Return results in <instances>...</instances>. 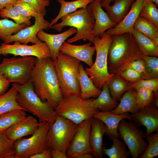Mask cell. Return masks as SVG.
I'll return each instance as SVG.
<instances>
[{"label":"cell","instance_id":"cell-44","mask_svg":"<svg viewBox=\"0 0 158 158\" xmlns=\"http://www.w3.org/2000/svg\"><path fill=\"white\" fill-rule=\"evenodd\" d=\"M117 73L123 79L131 83L142 79V76L140 73L130 68H126Z\"/></svg>","mask_w":158,"mask_h":158},{"label":"cell","instance_id":"cell-29","mask_svg":"<svg viewBox=\"0 0 158 158\" xmlns=\"http://www.w3.org/2000/svg\"><path fill=\"white\" fill-rule=\"evenodd\" d=\"M133 27L134 28L149 37L158 46V27L153 23L139 16Z\"/></svg>","mask_w":158,"mask_h":158},{"label":"cell","instance_id":"cell-17","mask_svg":"<svg viewBox=\"0 0 158 158\" xmlns=\"http://www.w3.org/2000/svg\"><path fill=\"white\" fill-rule=\"evenodd\" d=\"M40 123L32 116L25 117L4 131L7 137L14 142L25 136L32 135L37 130Z\"/></svg>","mask_w":158,"mask_h":158},{"label":"cell","instance_id":"cell-55","mask_svg":"<svg viewBox=\"0 0 158 158\" xmlns=\"http://www.w3.org/2000/svg\"><path fill=\"white\" fill-rule=\"evenodd\" d=\"M71 0L73 1V0ZM102 0H101V1H102Z\"/></svg>","mask_w":158,"mask_h":158},{"label":"cell","instance_id":"cell-1","mask_svg":"<svg viewBox=\"0 0 158 158\" xmlns=\"http://www.w3.org/2000/svg\"><path fill=\"white\" fill-rule=\"evenodd\" d=\"M30 81L35 92L41 100L47 102L55 109L63 97L51 58L41 59L36 58Z\"/></svg>","mask_w":158,"mask_h":158},{"label":"cell","instance_id":"cell-16","mask_svg":"<svg viewBox=\"0 0 158 158\" xmlns=\"http://www.w3.org/2000/svg\"><path fill=\"white\" fill-rule=\"evenodd\" d=\"M145 0H135L122 20L114 27L107 30L106 32L113 36L126 33H132L133 25L139 16Z\"/></svg>","mask_w":158,"mask_h":158},{"label":"cell","instance_id":"cell-21","mask_svg":"<svg viewBox=\"0 0 158 158\" xmlns=\"http://www.w3.org/2000/svg\"><path fill=\"white\" fill-rule=\"evenodd\" d=\"M76 32V29L71 27L64 32L57 34L48 33L43 30H41L37 33V36L40 40L47 44L50 51L51 58L54 61L56 59L60 48L65 40Z\"/></svg>","mask_w":158,"mask_h":158},{"label":"cell","instance_id":"cell-33","mask_svg":"<svg viewBox=\"0 0 158 158\" xmlns=\"http://www.w3.org/2000/svg\"><path fill=\"white\" fill-rule=\"evenodd\" d=\"M25 111L16 109L8 112L0 116V132L8 128L26 116Z\"/></svg>","mask_w":158,"mask_h":158},{"label":"cell","instance_id":"cell-20","mask_svg":"<svg viewBox=\"0 0 158 158\" xmlns=\"http://www.w3.org/2000/svg\"><path fill=\"white\" fill-rule=\"evenodd\" d=\"M107 130L104 124L101 120L92 117L90 135V142L93 158L103 157V138Z\"/></svg>","mask_w":158,"mask_h":158},{"label":"cell","instance_id":"cell-36","mask_svg":"<svg viewBox=\"0 0 158 158\" xmlns=\"http://www.w3.org/2000/svg\"><path fill=\"white\" fill-rule=\"evenodd\" d=\"M14 142L4 132H0V158H15Z\"/></svg>","mask_w":158,"mask_h":158},{"label":"cell","instance_id":"cell-4","mask_svg":"<svg viewBox=\"0 0 158 158\" xmlns=\"http://www.w3.org/2000/svg\"><path fill=\"white\" fill-rule=\"evenodd\" d=\"M79 60L59 51L53 61L60 89L63 97H80Z\"/></svg>","mask_w":158,"mask_h":158},{"label":"cell","instance_id":"cell-43","mask_svg":"<svg viewBox=\"0 0 158 158\" xmlns=\"http://www.w3.org/2000/svg\"><path fill=\"white\" fill-rule=\"evenodd\" d=\"M132 68L138 73L141 75L142 79H150L146 73L145 63L142 59L131 62L125 68Z\"/></svg>","mask_w":158,"mask_h":158},{"label":"cell","instance_id":"cell-30","mask_svg":"<svg viewBox=\"0 0 158 158\" xmlns=\"http://www.w3.org/2000/svg\"><path fill=\"white\" fill-rule=\"evenodd\" d=\"M18 93L16 89L12 86L8 91L0 96V116L14 110L22 109L25 111L16 101Z\"/></svg>","mask_w":158,"mask_h":158},{"label":"cell","instance_id":"cell-3","mask_svg":"<svg viewBox=\"0 0 158 158\" xmlns=\"http://www.w3.org/2000/svg\"><path fill=\"white\" fill-rule=\"evenodd\" d=\"M12 85L18 92L17 102L25 111L35 115L39 122H47L50 125L54 121L57 116L55 109L47 102L41 100L35 92L30 81L24 84L13 83Z\"/></svg>","mask_w":158,"mask_h":158},{"label":"cell","instance_id":"cell-38","mask_svg":"<svg viewBox=\"0 0 158 158\" xmlns=\"http://www.w3.org/2000/svg\"><path fill=\"white\" fill-rule=\"evenodd\" d=\"M157 7L154 3L146 0L140 11L139 16L150 20L158 27Z\"/></svg>","mask_w":158,"mask_h":158},{"label":"cell","instance_id":"cell-42","mask_svg":"<svg viewBox=\"0 0 158 158\" xmlns=\"http://www.w3.org/2000/svg\"><path fill=\"white\" fill-rule=\"evenodd\" d=\"M23 16L31 18L38 13L32 6L23 0H19L13 6Z\"/></svg>","mask_w":158,"mask_h":158},{"label":"cell","instance_id":"cell-37","mask_svg":"<svg viewBox=\"0 0 158 158\" xmlns=\"http://www.w3.org/2000/svg\"><path fill=\"white\" fill-rule=\"evenodd\" d=\"M148 144L147 147L139 158H153L158 155V131L152 133L146 136Z\"/></svg>","mask_w":158,"mask_h":158},{"label":"cell","instance_id":"cell-46","mask_svg":"<svg viewBox=\"0 0 158 158\" xmlns=\"http://www.w3.org/2000/svg\"><path fill=\"white\" fill-rule=\"evenodd\" d=\"M9 84L6 77L0 72V96L5 93Z\"/></svg>","mask_w":158,"mask_h":158},{"label":"cell","instance_id":"cell-50","mask_svg":"<svg viewBox=\"0 0 158 158\" xmlns=\"http://www.w3.org/2000/svg\"><path fill=\"white\" fill-rule=\"evenodd\" d=\"M158 91L154 92L151 103L156 108L158 107Z\"/></svg>","mask_w":158,"mask_h":158},{"label":"cell","instance_id":"cell-53","mask_svg":"<svg viewBox=\"0 0 158 158\" xmlns=\"http://www.w3.org/2000/svg\"><path fill=\"white\" fill-rule=\"evenodd\" d=\"M152 2L155 4H156L157 6H158V0H148Z\"/></svg>","mask_w":158,"mask_h":158},{"label":"cell","instance_id":"cell-32","mask_svg":"<svg viewBox=\"0 0 158 158\" xmlns=\"http://www.w3.org/2000/svg\"><path fill=\"white\" fill-rule=\"evenodd\" d=\"M130 83L116 73L114 74L107 85L111 96L117 101L121 98L123 93L127 90Z\"/></svg>","mask_w":158,"mask_h":158},{"label":"cell","instance_id":"cell-19","mask_svg":"<svg viewBox=\"0 0 158 158\" xmlns=\"http://www.w3.org/2000/svg\"><path fill=\"white\" fill-rule=\"evenodd\" d=\"M92 42L81 45H75L64 42L59 51L84 62L90 67L93 64L92 57L95 51Z\"/></svg>","mask_w":158,"mask_h":158},{"label":"cell","instance_id":"cell-51","mask_svg":"<svg viewBox=\"0 0 158 158\" xmlns=\"http://www.w3.org/2000/svg\"><path fill=\"white\" fill-rule=\"evenodd\" d=\"M92 154L89 153L80 154L74 156L72 158H92Z\"/></svg>","mask_w":158,"mask_h":158},{"label":"cell","instance_id":"cell-18","mask_svg":"<svg viewBox=\"0 0 158 158\" xmlns=\"http://www.w3.org/2000/svg\"><path fill=\"white\" fill-rule=\"evenodd\" d=\"M101 1V0H93L88 5L95 20L93 31L95 37H101L106 31L116 25L102 9Z\"/></svg>","mask_w":158,"mask_h":158},{"label":"cell","instance_id":"cell-54","mask_svg":"<svg viewBox=\"0 0 158 158\" xmlns=\"http://www.w3.org/2000/svg\"><path fill=\"white\" fill-rule=\"evenodd\" d=\"M0 39H1V38L0 37ZM0 54H1V46H0Z\"/></svg>","mask_w":158,"mask_h":158},{"label":"cell","instance_id":"cell-15","mask_svg":"<svg viewBox=\"0 0 158 158\" xmlns=\"http://www.w3.org/2000/svg\"><path fill=\"white\" fill-rule=\"evenodd\" d=\"M151 103L137 113L131 115V120L135 123L146 128L145 138L148 135L158 131V109Z\"/></svg>","mask_w":158,"mask_h":158},{"label":"cell","instance_id":"cell-41","mask_svg":"<svg viewBox=\"0 0 158 158\" xmlns=\"http://www.w3.org/2000/svg\"><path fill=\"white\" fill-rule=\"evenodd\" d=\"M141 87L149 89L154 92L158 91V78L140 79L135 83H130L127 90L129 89L136 90Z\"/></svg>","mask_w":158,"mask_h":158},{"label":"cell","instance_id":"cell-49","mask_svg":"<svg viewBox=\"0 0 158 158\" xmlns=\"http://www.w3.org/2000/svg\"><path fill=\"white\" fill-rule=\"evenodd\" d=\"M52 158H67L66 154L60 151L51 149Z\"/></svg>","mask_w":158,"mask_h":158},{"label":"cell","instance_id":"cell-10","mask_svg":"<svg viewBox=\"0 0 158 158\" xmlns=\"http://www.w3.org/2000/svg\"><path fill=\"white\" fill-rule=\"evenodd\" d=\"M35 131L28 138H22L14 142L15 158H28L49 148L47 133L50 124L40 122Z\"/></svg>","mask_w":158,"mask_h":158},{"label":"cell","instance_id":"cell-6","mask_svg":"<svg viewBox=\"0 0 158 158\" xmlns=\"http://www.w3.org/2000/svg\"><path fill=\"white\" fill-rule=\"evenodd\" d=\"M113 40V36L106 32L101 37H95L92 42L95 48L96 59L91 67L85 69L95 86L100 90L114 75L109 72L107 65L109 50Z\"/></svg>","mask_w":158,"mask_h":158},{"label":"cell","instance_id":"cell-45","mask_svg":"<svg viewBox=\"0 0 158 158\" xmlns=\"http://www.w3.org/2000/svg\"><path fill=\"white\" fill-rule=\"evenodd\" d=\"M32 6L39 13L46 12V8L50 4L49 0H23Z\"/></svg>","mask_w":158,"mask_h":158},{"label":"cell","instance_id":"cell-12","mask_svg":"<svg viewBox=\"0 0 158 158\" xmlns=\"http://www.w3.org/2000/svg\"><path fill=\"white\" fill-rule=\"evenodd\" d=\"M0 46L1 54L3 55L11 54L15 56H35L39 59L51 58V54L48 47L45 42L41 40L31 45L15 41L12 44L4 43Z\"/></svg>","mask_w":158,"mask_h":158},{"label":"cell","instance_id":"cell-48","mask_svg":"<svg viewBox=\"0 0 158 158\" xmlns=\"http://www.w3.org/2000/svg\"><path fill=\"white\" fill-rule=\"evenodd\" d=\"M19 0H0V10L13 6Z\"/></svg>","mask_w":158,"mask_h":158},{"label":"cell","instance_id":"cell-5","mask_svg":"<svg viewBox=\"0 0 158 158\" xmlns=\"http://www.w3.org/2000/svg\"><path fill=\"white\" fill-rule=\"evenodd\" d=\"M60 19V23L53 25L50 28L59 32L67 26L76 29V34L68 40L67 43H71L80 40H87L92 42L95 37L93 34L95 20L89 5L65 15Z\"/></svg>","mask_w":158,"mask_h":158},{"label":"cell","instance_id":"cell-47","mask_svg":"<svg viewBox=\"0 0 158 158\" xmlns=\"http://www.w3.org/2000/svg\"><path fill=\"white\" fill-rule=\"evenodd\" d=\"M29 158H51V155L50 148L43 151L32 155Z\"/></svg>","mask_w":158,"mask_h":158},{"label":"cell","instance_id":"cell-14","mask_svg":"<svg viewBox=\"0 0 158 158\" xmlns=\"http://www.w3.org/2000/svg\"><path fill=\"white\" fill-rule=\"evenodd\" d=\"M92 118L84 120L77 125L76 131L66 153L67 158H72L80 154H92V150L90 142Z\"/></svg>","mask_w":158,"mask_h":158},{"label":"cell","instance_id":"cell-28","mask_svg":"<svg viewBox=\"0 0 158 158\" xmlns=\"http://www.w3.org/2000/svg\"><path fill=\"white\" fill-rule=\"evenodd\" d=\"M61 5L59 13L50 23L49 28L56 23L62 16L72 13L78 9L86 7L93 0H76L71 1H66L64 0H57Z\"/></svg>","mask_w":158,"mask_h":158},{"label":"cell","instance_id":"cell-25","mask_svg":"<svg viewBox=\"0 0 158 158\" xmlns=\"http://www.w3.org/2000/svg\"><path fill=\"white\" fill-rule=\"evenodd\" d=\"M99 95L93 99L91 106L102 112H111L115 109L119 103L111 96L107 85L103 86Z\"/></svg>","mask_w":158,"mask_h":158},{"label":"cell","instance_id":"cell-2","mask_svg":"<svg viewBox=\"0 0 158 158\" xmlns=\"http://www.w3.org/2000/svg\"><path fill=\"white\" fill-rule=\"evenodd\" d=\"M113 36L108 55L107 65L109 72L114 74L124 69L131 62L142 59L143 54L132 33Z\"/></svg>","mask_w":158,"mask_h":158},{"label":"cell","instance_id":"cell-24","mask_svg":"<svg viewBox=\"0 0 158 158\" xmlns=\"http://www.w3.org/2000/svg\"><path fill=\"white\" fill-rule=\"evenodd\" d=\"M135 0H114L112 5L103 7L111 19L116 24L119 23L128 12Z\"/></svg>","mask_w":158,"mask_h":158},{"label":"cell","instance_id":"cell-7","mask_svg":"<svg viewBox=\"0 0 158 158\" xmlns=\"http://www.w3.org/2000/svg\"><path fill=\"white\" fill-rule=\"evenodd\" d=\"M92 99H83L76 96L63 97L55 109L57 115L68 119L77 125L92 118L99 110L92 107Z\"/></svg>","mask_w":158,"mask_h":158},{"label":"cell","instance_id":"cell-11","mask_svg":"<svg viewBox=\"0 0 158 158\" xmlns=\"http://www.w3.org/2000/svg\"><path fill=\"white\" fill-rule=\"evenodd\" d=\"M118 130L119 138L128 147L132 158H138L145 152L148 145L144 139L145 134L133 122L122 119L118 124Z\"/></svg>","mask_w":158,"mask_h":158},{"label":"cell","instance_id":"cell-22","mask_svg":"<svg viewBox=\"0 0 158 158\" xmlns=\"http://www.w3.org/2000/svg\"><path fill=\"white\" fill-rule=\"evenodd\" d=\"M92 117L99 119L104 124L107 128V135L109 134L118 138L119 134L118 128L121 121L126 118L131 120V115L129 113L115 114L110 111H99L94 114Z\"/></svg>","mask_w":158,"mask_h":158},{"label":"cell","instance_id":"cell-9","mask_svg":"<svg viewBox=\"0 0 158 158\" xmlns=\"http://www.w3.org/2000/svg\"><path fill=\"white\" fill-rule=\"evenodd\" d=\"M35 59L32 56L4 58L0 64V72L10 83L25 84L30 81Z\"/></svg>","mask_w":158,"mask_h":158},{"label":"cell","instance_id":"cell-34","mask_svg":"<svg viewBox=\"0 0 158 158\" xmlns=\"http://www.w3.org/2000/svg\"><path fill=\"white\" fill-rule=\"evenodd\" d=\"M24 24H18L7 19L0 20V37L4 41L7 37L26 28Z\"/></svg>","mask_w":158,"mask_h":158},{"label":"cell","instance_id":"cell-23","mask_svg":"<svg viewBox=\"0 0 158 158\" xmlns=\"http://www.w3.org/2000/svg\"><path fill=\"white\" fill-rule=\"evenodd\" d=\"M78 79L80 87V97L83 99L97 98L102 90L98 88L86 73L82 63L79 66Z\"/></svg>","mask_w":158,"mask_h":158},{"label":"cell","instance_id":"cell-13","mask_svg":"<svg viewBox=\"0 0 158 158\" xmlns=\"http://www.w3.org/2000/svg\"><path fill=\"white\" fill-rule=\"evenodd\" d=\"M46 13H38L34 16L35 20L33 25L7 37L4 40V43L9 44L18 41L23 44H27L29 42L35 44L38 42L40 40L37 36L39 31L49 28L50 23L44 18Z\"/></svg>","mask_w":158,"mask_h":158},{"label":"cell","instance_id":"cell-39","mask_svg":"<svg viewBox=\"0 0 158 158\" xmlns=\"http://www.w3.org/2000/svg\"><path fill=\"white\" fill-rule=\"evenodd\" d=\"M135 90L136 103L138 108L140 110L151 103L154 92L143 87Z\"/></svg>","mask_w":158,"mask_h":158},{"label":"cell","instance_id":"cell-8","mask_svg":"<svg viewBox=\"0 0 158 158\" xmlns=\"http://www.w3.org/2000/svg\"><path fill=\"white\" fill-rule=\"evenodd\" d=\"M77 127V125L71 120L57 115L54 121L50 125L47 133L49 148L66 154Z\"/></svg>","mask_w":158,"mask_h":158},{"label":"cell","instance_id":"cell-35","mask_svg":"<svg viewBox=\"0 0 158 158\" xmlns=\"http://www.w3.org/2000/svg\"><path fill=\"white\" fill-rule=\"evenodd\" d=\"M0 16L2 18H10L18 24H24L27 26H30L31 25V18L25 17L21 15L13 6L0 9Z\"/></svg>","mask_w":158,"mask_h":158},{"label":"cell","instance_id":"cell-40","mask_svg":"<svg viewBox=\"0 0 158 158\" xmlns=\"http://www.w3.org/2000/svg\"><path fill=\"white\" fill-rule=\"evenodd\" d=\"M146 72L150 79L158 78V58L157 57L143 55Z\"/></svg>","mask_w":158,"mask_h":158},{"label":"cell","instance_id":"cell-27","mask_svg":"<svg viewBox=\"0 0 158 158\" xmlns=\"http://www.w3.org/2000/svg\"><path fill=\"white\" fill-rule=\"evenodd\" d=\"M132 34L143 55L158 57V46L150 38L134 28Z\"/></svg>","mask_w":158,"mask_h":158},{"label":"cell","instance_id":"cell-31","mask_svg":"<svg viewBox=\"0 0 158 158\" xmlns=\"http://www.w3.org/2000/svg\"><path fill=\"white\" fill-rule=\"evenodd\" d=\"M113 144L110 148H103L104 154L110 158H127L130 155V152L127 150L126 145L124 142L119 140L118 138L109 134L107 135Z\"/></svg>","mask_w":158,"mask_h":158},{"label":"cell","instance_id":"cell-52","mask_svg":"<svg viewBox=\"0 0 158 158\" xmlns=\"http://www.w3.org/2000/svg\"><path fill=\"white\" fill-rule=\"evenodd\" d=\"M114 0H103L101 1V5L102 7L110 5V3L114 1Z\"/></svg>","mask_w":158,"mask_h":158},{"label":"cell","instance_id":"cell-26","mask_svg":"<svg viewBox=\"0 0 158 158\" xmlns=\"http://www.w3.org/2000/svg\"><path fill=\"white\" fill-rule=\"evenodd\" d=\"M120 102L116 107L111 112L113 114H119L126 113L135 114L139 110L136 101L135 90L129 89L120 99Z\"/></svg>","mask_w":158,"mask_h":158}]
</instances>
